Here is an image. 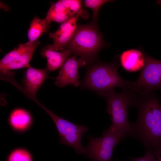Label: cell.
<instances>
[{
  "label": "cell",
  "mask_w": 161,
  "mask_h": 161,
  "mask_svg": "<svg viewBox=\"0 0 161 161\" xmlns=\"http://www.w3.org/2000/svg\"><path fill=\"white\" fill-rule=\"evenodd\" d=\"M109 0H86L84 1L85 7L92 9L93 12V19L94 22L96 21L97 14L100 7L104 4L112 1Z\"/></svg>",
  "instance_id": "20"
},
{
  "label": "cell",
  "mask_w": 161,
  "mask_h": 161,
  "mask_svg": "<svg viewBox=\"0 0 161 161\" xmlns=\"http://www.w3.org/2000/svg\"><path fill=\"white\" fill-rule=\"evenodd\" d=\"M48 72L47 68L38 69L31 66L28 68L25 74V89L31 97H35L41 86L48 78Z\"/></svg>",
  "instance_id": "10"
},
{
  "label": "cell",
  "mask_w": 161,
  "mask_h": 161,
  "mask_svg": "<svg viewBox=\"0 0 161 161\" xmlns=\"http://www.w3.org/2000/svg\"><path fill=\"white\" fill-rule=\"evenodd\" d=\"M86 63L81 58L78 61L75 56L68 58L60 70L56 78L55 84L60 87L69 85L78 87L80 83L79 80L78 69Z\"/></svg>",
  "instance_id": "8"
},
{
  "label": "cell",
  "mask_w": 161,
  "mask_h": 161,
  "mask_svg": "<svg viewBox=\"0 0 161 161\" xmlns=\"http://www.w3.org/2000/svg\"><path fill=\"white\" fill-rule=\"evenodd\" d=\"M122 68L128 72H136L143 67L145 62V55L140 50L135 49L126 50L119 55Z\"/></svg>",
  "instance_id": "11"
},
{
  "label": "cell",
  "mask_w": 161,
  "mask_h": 161,
  "mask_svg": "<svg viewBox=\"0 0 161 161\" xmlns=\"http://www.w3.org/2000/svg\"><path fill=\"white\" fill-rule=\"evenodd\" d=\"M79 15H75L66 21L61 23L55 32L49 34L53 40V44L49 45L50 48L55 51L63 50L72 38L77 28V21Z\"/></svg>",
  "instance_id": "9"
},
{
  "label": "cell",
  "mask_w": 161,
  "mask_h": 161,
  "mask_svg": "<svg viewBox=\"0 0 161 161\" xmlns=\"http://www.w3.org/2000/svg\"><path fill=\"white\" fill-rule=\"evenodd\" d=\"M72 53L66 49L59 52L52 49L49 45L44 47L41 51V55L46 57L47 60V69L48 71H52L61 67Z\"/></svg>",
  "instance_id": "12"
},
{
  "label": "cell",
  "mask_w": 161,
  "mask_h": 161,
  "mask_svg": "<svg viewBox=\"0 0 161 161\" xmlns=\"http://www.w3.org/2000/svg\"><path fill=\"white\" fill-rule=\"evenodd\" d=\"M158 156H160L161 157V146L159 148L158 152L155 156V157L156 158Z\"/></svg>",
  "instance_id": "22"
},
{
  "label": "cell",
  "mask_w": 161,
  "mask_h": 161,
  "mask_svg": "<svg viewBox=\"0 0 161 161\" xmlns=\"http://www.w3.org/2000/svg\"><path fill=\"white\" fill-rule=\"evenodd\" d=\"M134 106L137 109L138 118L131 123L129 136L139 140L146 151L155 156L161 146L160 104L155 93L136 95Z\"/></svg>",
  "instance_id": "1"
},
{
  "label": "cell",
  "mask_w": 161,
  "mask_h": 161,
  "mask_svg": "<svg viewBox=\"0 0 161 161\" xmlns=\"http://www.w3.org/2000/svg\"><path fill=\"white\" fill-rule=\"evenodd\" d=\"M73 17L68 13L59 0L52 3L45 18L50 22L53 21L62 23Z\"/></svg>",
  "instance_id": "15"
},
{
  "label": "cell",
  "mask_w": 161,
  "mask_h": 161,
  "mask_svg": "<svg viewBox=\"0 0 161 161\" xmlns=\"http://www.w3.org/2000/svg\"><path fill=\"white\" fill-rule=\"evenodd\" d=\"M7 161H32L30 153L24 149L18 148L13 150L10 154Z\"/></svg>",
  "instance_id": "19"
},
{
  "label": "cell",
  "mask_w": 161,
  "mask_h": 161,
  "mask_svg": "<svg viewBox=\"0 0 161 161\" xmlns=\"http://www.w3.org/2000/svg\"><path fill=\"white\" fill-rule=\"evenodd\" d=\"M157 4L161 5V0H158L156 1Z\"/></svg>",
  "instance_id": "23"
},
{
  "label": "cell",
  "mask_w": 161,
  "mask_h": 161,
  "mask_svg": "<svg viewBox=\"0 0 161 161\" xmlns=\"http://www.w3.org/2000/svg\"><path fill=\"white\" fill-rule=\"evenodd\" d=\"M114 161H125V160H114Z\"/></svg>",
  "instance_id": "25"
},
{
  "label": "cell",
  "mask_w": 161,
  "mask_h": 161,
  "mask_svg": "<svg viewBox=\"0 0 161 161\" xmlns=\"http://www.w3.org/2000/svg\"><path fill=\"white\" fill-rule=\"evenodd\" d=\"M118 67V65L114 63L94 65L87 71L83 81V86L99 93L117 87H121L123 90L129 89L130 81L119 75Z\"/></svg>",
  "instance_id": "3"
},
{
  "label": "cell",
  "mask_w": 161,
  "mask_h": 161,
  "mask_svg": "<svg viewBox=\"0 0 161 161\" xmlns=\"http://www.w3.org/2000/svg\"><path fill=\"white\" fill-rule=\"evenodd\" d=\"M160 111L161 112V104H160Z\"/></svg>",
  "instance_id": "26"
},
{
  "label": "cell",
  "mask_w": 161,
  "mask_h": 161,
  "mask_svg": "<svg viewBox=\"0 0 161 161\" xmlns=\"http://www.w3.org/2000/svg\"><path fill=\"white\" fill-rule=\"evenodd\" d=\"M34 42L29 41L24 44H20L18 47L7 53L0 61V70L7 65L16 61L22 54L33 46Z\"/></svg>",
  "instance_id": "17"
},
{
  "label": "cell",
  "mask_w": 161,
  "mask_h": 161,
  "mask_svg": "<svg viewBox=\"0 0 161 161\" xmlns=\"http://www.w3.org/2000/svg\"><path fill=\"white\" fill-rule=\"evenodd\" d=\"M104 45L102 35L94 24H90L77 27L66 49L80 56L86 63H90Z\"/></svg>",
  "instance_id": "4"
},
{
  "label": "cell",
  "mask_w": 161,
  "mask_h": 161,
  "mask_svg": "<svg viewBox=\"0 0 161 161\" xmlns=\"http://www.w3.org/2000/svg\"><path fill=\"white\" fill-rule=\"evenodd\" d=\"M99 94L104 97L107 102L106 111L112 123L110 127L126 137L129 136L131 123L128 120V112L129 107L134 106L136 95L134 92L127 89L117 93L113 89Z\"/></svg>",
  "instance_id": "2"
},
{
  "label": "cell",
  "mask_w": 161,
  "mask_h": 161,
  "mask_svg": "<svg viewBox=\"0 0 161 161\" xmlns=\"http://www.w3.org/2000/svg\"><path fill=\"white\" fill-rule=\"evenodd\" d=\"M60 1L71 16L79 14L85 19L88 17V13L82 8V1L61 0Z\"/></svg>",
  "instance_id": "18"
},
{
  "label": "cell",
  "mask_w": 161,
  "mask_h": 161,
  "mask_svg": "<svg viewBox=\"0 0 161 161\" xmlns=\"http://www.w3.org/2000/svg\"><path fill=\"white\" fill-rule=\"evenodd\" d=\"M145 62L140 74L135 82H130V89L140 94L151 93L153 91L161 90V61L144 54Z\"/></svg>",
  "instance_id": "7"
},
{
  "label": "cell",
  "mask_w": 161,
  "mask_h": 161,
  "mask_svg": "<svg viewBox=\"0 0 161 161\" xmlns=\"http://www.w3.org/2000/svg\"><path fill=\"white\" fill-rule=\"evenodd\" d=\"M40 106L49 115L55 123L60 137L59 143L72 147L77 154H84L85 147L82 145L81 140L84 133L88 131V128L57 116L41 104Z\"/></svg>",
  "instance_id": "6"
},
{
  "label": "cell",
  "mask_w": 161,
  "mask_h": 161,
  "mask_svg": "<svg viewBox=\"0 0 161 161\" xmlns=\"http://www.w3.org/2000/svg\"><path fill=\"white\" fill-rule=\"evenodd\" d=\"M102 136L88 137L89 143L84 154L92 161H111L115 146L126 137L110 127L104 131Z\"/></svg>",
  "instance_id": "5"
},
{
  "label": "cell",
  "mask_w": 161,
  "mask_h": 161,
  "mask_svg": "<svg viewBox=\"0 0 161 161\" xmlns=\"http://www.w3.org/2000/svg\"><path fill=\"white\" fill-rule=\"evenodd\" d=\"M40 44L38 41L34 42L33 46L26 52L22 54L16 61L4 67L1 70V72H6L9 70L24 67L29 68L31 66L30 62L37 46Z\"/></svg>",
  "instance_id": "16"
},
{
  "label": "cell",
  "mask_w": 161,
  "mask_h": 161,
  "mask_svg": "<svg viewBox=\"0 0 161 161\" xmlns=\"http://www.w3.org/2000/svg\"><path fill=\"white\" fill-rule=\"evenodd\" d=\"M158 159V161H161V157L160 156H158L157 157Z\"/></svg>",
  "instance_id": "24"
},
{
  "label": "cell",
  "mask_w": 161,
  "mask_h": 161,
  "mask_svg": "<svg viewBox=\"0 0 161 161\" xmlns=\"http://www.w3.org/2000/svg\"><path fill=\"white\" fill-rule=\"evenodd\" d=\"M129 158L131 161H158L154 154L149 151H146L143 157H129Z\"/></svg>",
  "instance_id": "21"
},
{
  "label": "cell",
  "mask_w": 161,
  "mask_h": 161,
  "mask_svg": "<svg viewBox=\"0 0 161 161\" xmlns=\"http://www.w3.org/2000/svg\"><path fill=\"white\" fill-rule=\"evenodd\" d=\"M50 22L46 18L41 19L35 17L32 21L28 30L29 41L35 42L44 33L47 32Z\"/></svg>",
  "instance_id": "14"
},
{
  "label": "cell",
  "mask_w": 161,
  "mask_h": 161,
  "mask_svg": "<svg viewBox=\"0 0 161 161\" xmlns=\"http://www.w3.org/2000/svg\"><path fill=\"white\" fill-rule=\"evenodd\" d=\"M32 117L26 110L17 109L11 113L9 119L11 127L18 131H23L28 129L32 123Z\"/></svg>",
  "instance_id": "13"
}]
</instances>
